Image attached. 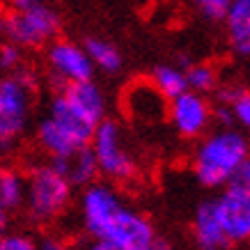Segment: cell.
I'll list each match as a JSON object with an SVG mask.
<instances>
[{
    "instance_id": "603a6c76",
    "label": "cell",
    "mask_w": 250,
    "mask_h": 250,
    "mask_svg": "<svg viewBox=\"0 0 250 250\" xmlns=\"http://www.w3.org/2000/svg\"><path fill=\"white\" fill-rule=\"evenodd\" d=\"M229 30V44L239 58L250 60V25H236V28H228Z\"/></svg>"
},
{
    "instance_id": "3957f363",
    "label": "cell",
    "mask_w": 250,
    "mask_h": 250,
    "mask_svg": "<svg viewBox=\"0 0 250 250\" xmlns=\"http://www.w3.org/2000/svg\"><path fill=\"white\" fill-rule=\"evenodd\" d=\"M71 190L74 186L67 177L58 172L51 163H42L30 170L25 177V200L23 207L28 209L32 220L51 223L60 218L71 205Z\"/></svg>"
},
{
    "instance_id": "e0dca14e",
    "label": "cell",
    "mask_w": 250,
    "mask_h": 250,
    "mask_svg": "<svg viewBox=\"0 0 250 250\" xmlns=\"http://www.w3.org/2000/svg\"><path fill=\"white\" fill-rule=\"evenodd\" d=\"M83 48H85V53L90 55L94 69H101V71H106V74H117L122 69L124 58H122V53L117 51V46L110 44L108 39L87 37Z\"/></svg>"
},
{
    "instance_id": "cb8c5ba5",
    "label": "cell",
    "mask_w": 250,
    "mask_h": 250,
    "mask_svg": "<svg viewBox=\"0 0 250 250\" xmlns=\"http://www.w3.org/2000/svg\"><path fill=\"white\" fill-rule=\"evenodd\" d=\"M229 2L232 0H195V7L209 21H225Z\"/></svg>"
},
{
    "instance_id": "5b68a950",
    "label": "cell",
    "mask_w": 250,
    "mask_h": 250,
    "mask_svg": "<svg viewBox=\"0 0 250 250\" xmlns=\"http://www.w3.org/2000/svg\"><path fill=\"white\" fill-rule=\"evenodd\" d=\"M90 147L97 159L99 174H104L113 182H129L136 174V161L124 147L117 122L106 120V117L99 122L92 133Z\"/></svg>"
},
{
    "instance_id": "d6986e66",
    "label": "cell",
    "mask_w": 250,
    "mask_h": 250,
    "mask_svg": "<svg viewBox=\"0 0 250 250\" xmlns=\"http://www.w3.org/2000/svg\"><path fill=\"white\" fill-rule=\"evenodd\" d=\"M186 74V85H188L190 92H197V94H209L218 87V74L211 64H205V62H197L193 64L190 62L188 67L184 69Z\"/></svg>"
},
{
    "instance_id": "7c38bea8",
    "label": "cell",
    "mask_w": 250,
    "mask_h": 250,
    "mask_svg": "<svg viewBox=\"0 0 250 250\" xmlns=\"http://www.w3.org/2000/svg\"><path fill=\"white\" fill-rule=\"evenodd\" d=\"M60 94L67 99V104L76 110L81 117L92 122L97 126L106 117V97L94 81H76L67 83L60 90Z\"/></svg>"
},
{
    "instance_id": "4dcf8cb0",
    "label": "cell",
    "mask_w": 250,
    "mask_h": 250,
    "mask_svg": "<svg viewBox=\"0 0 250 250\" xmlns=\"http://www.w3.org/2000/svg\"><path fill=\"white\" fill-rule=\"evenodd\" d=\"M136 250H167V243H163L161 239H154L149 246H145V248H136Z\"/></svg>"
},
{
    "instance_id": "9a60e30c",
    "label": "cell",
    "mask_w": 250,
    "mask_h": 250,
    "mask_svg": "<svg viewBox=\"0 0 250 250\" xmlns=\"http://www.w3.org/2000/svg\"><path fill=\"white\" fill-rule=\"evenodd\" d=\"M46 117H51L62 131H67L69 138H71L78 147L90 145L92 133H94V124L87 122L85 117H81L74 108L69 106L67 99L62 97L60 92L51 99V106H48V115H46Z\"/></svg>"
},
{
    "instance_id": "4316f807",
    "label": "cell",
    "mask_w": 250,
    "mask_h": 250,
    "mask_svg": "<svg viewBox=\"0 0 250 250\" xmlns=\"http://www.w3.org/2000/svg\"><path fill=\"white\" fill-rule=\"evenodd\" d=\"M241 90L243 87H239V85H220V87H216L213 92H216V99H218L220 106H229V104L239 97Z\"/></svg>"
},
{
    "instance_id": "7a4b0ae2",
    "label": "cell",
    "mask_w": 250,
    "mask_h": 250,
    "mask_svg": "<svg viewBox=\"0 0 250 250\" xmlns=\"http://www.w3.org/2000/svg\"><path fill=\"white\" fill-rule=\"evenodd\" d=\"M35 90L37 78L25 67L0 78V156L12 152L28 129Z\"/></svg>"
},
{
    "instance_id": "277c9868",
    "label": "cell",
    "mask_w": 250,
    "mask_h": 250,
    "mask_svg": "<svg viewBox=\"0 0 250 250\" xmlns=\"http://www.w3.org/2000/svg\"><path fill=\"white\" fill-rule=\"evenodd\" d=\"M0 30L7 42L21 48H39L51 44L60 32V16L46 2H39L23 12H9L0 16Z\"/></svg>"
},
{
    "instance_id": "ba28073f",
    "label": "cell",
    "mask_w": 250,
    "mask_h": 250,
    "mask_svg": "<svg viewBox=\"0 0 250 250\" xmlns=\"http://www.w3.org/2000/svg\"><path fill=\"white\" fill-rule=\"evenodd\" d=\"M167 117L172 122L177 133L184 138H200L209 129L213 120V108L205 94L197 92H182L179 97L167 101Z\"/></svg>"
},
{
    "instance_id": "44dd1931",
    "label": "cell",
    "mask_w": 250,
    "mask_h": 250,
    "mask_svg": "<svg viewBox=\"0 0 250 250\" xmlns=\"http://www.w3.org/2000/svg\"><path fill=\"white\" fill-rule=\"evenodd\" d=\"M23 67V48L21 46L12 44V42H5L0 44V71L5 74H12L16 69Z\"/></svg>"
},
{
    "instance_id": "d6a6232c",
    "label": "cell",
    "mask_w": 250,
    "mask_h": 250,
    "mask_svg": "<svg viewBox=\"0 0 250 250\" xmlns=\"http://www.w3.org/2000/svg\"><path fill=\"white\" fill-rule=\"evenodd\" d=\"M7 232V213L5 211H0V236Z\"/></svg>"
},
{
    "instance_id": "8fae6325",
    "label": "cell",
    "mask_w": 250,
    "mask_h": 250,
    "mask_svg": "<svg viewBox=\"0 0 250 250\" xmlns=\"http://www.w3.org/2000/svg\"><path fill=\"white\" fill-rule=\"evenodd\" d=\"M216 216L220 228L229 239V243H243L250 239V200L234 193H223L218 200H213Z\"/></svg>"
},
{
    "instance_id": "2e32d148",
    "label": "cell",
    "mask_w": 250,
    "mask_h": 250,
    "mask_svg": "<svg viewBox=\"0 0 250 250\" xmlns=\"http://www.w3.org/2000/svg\"><path fill=\"white\" fill-rule=\"evenodd\" d=\"M25 177L9 166H0V211L12 213L23 207Z\"/></svg>"
},
{
    "instance_id": "ac0fdd59",
    "label": "cell",
    "mask_w": 250,
    "mask_h": 250,
    "mask_svg": "<svg viewBox=\"0 0 250 250\" xmlns=\"http://www.w3.org/2000/svg\"><path fill=\"white\" fill-rule=\"evenodd\" d=\"M152 83L154 87L170 101V99L179 97L182 92L188 90L186 85V74L182 67H172V64H159L152 71Z\"/></svg>"
},
{
    "instance_id": "83f0119b",
    "label": "cell",
    "mask_w": 250,
    "mask_h": 250,
    "mask_svg": "<svg viewBox=\"0 0 250 250\" xmlns=\"http://www.w3.org/2000/svg\"><path fill=\"white\" fill-rule=\"evenodd\" d=\"M213 120L220 124V129H228V126H234V117H232V110L229 106H220L213 110Z\"/></svg>"
},
{
    "instance_id": "f1b7e54d",
    "label": "cell",
    "mask_w": 250,
    "mask_h": 250,
    "mask_svg": "<svg viewBox=\"0 0 250 250\" xmlns=\"http://www.w3.org/2000/svg\"><path fill=\"white\" fill-rule=\"evenodd\" d=\"M37 250H67L64 248V243L60 239H55V236H46L42 241L37 243Z\"/></svg>"
},
{
    "instance_id": "4fadbf2b",
    "label": "cell",
    "mask_w": 250,
    "mask_h": 250,
    "mask_svg": "<svg viewBox=\"0 0 250 250\" xmlns=\"http://www.w3.org/2000/svg\"><path fill=\"white\" fill-rule=\"evenodd\" d=\"M51 166L62 172L67 177V182L76 188H85V186H90V184L97 182L99 177V166H97V159H94V152H92L90 145H85V147H78L76 152L67 154V156H53V159L48 161Z\"/></svg>"
},
{
    "instance_id": "ffe728a7",
    "label": "cell",
    "mask_w": 250,
    "mask_h": 250,
    "mask_svg": "<svg viewBox=\"0 0 250 250\" xmlns=\"http://www.w3.org/2000/svg\"><path fill=\"white\" fill-rule=\"evenodd\" d=\"M225 190L250 200V154L232 170V174H229L228 182H225Z\"/></svg>"
},
{
    "instance_id": "9c48e42d",
    "label": "cell",
    "mask_w": 250,
    "mask_h": 250,
    "mask_svg": "<svg viewBox=\"0 0 250 250\" xmlns=\"http://www.w3.org/2000/svg\"><path fill=\"white\" fill-rule=\"evenodd\" d=\"M124 205L117 190L108 184H90L85 186L83 197H81V216H83V225L94 239L101 236L110 218H113L117 209Z\"/></svg>"
},
{
    "instance_id": "5bb4252c",
    "label": "cell",
    "mask_w": 250,
    "mask_h": 250,
    "mask_svg": "<svg viewBox=\"0 0 250 250\" xmlns=\"http://www.w3.org/2000/svg\"><path fill=\"white\" fill-rule=\"evenodd\" d=\"M193 236L200 250H228L232 246L220 228L213 200H207L197 207L195 218H193Z\"/></svg>"
},
{
    "instance_id": "d4e9b609",
    "label": "cell",
    "mask_w": 250,
    "mask_h": 250,
    "mask_svg": "<svg viewBox=\"0 0 250 250\" xmlns=\"http://www.w3.org/2000/svg\"><path fill=\"white\" fill-rule=\"evenodd\" d=\"M228 28L236 25H250V0H232L225 14Z\"/></svg>"
},
{
    "instance_id": "f546056e",
    "label": "cell",
    "mask_w": 250,
    "mask_h": 250,
    "mask_svg": "<svg viewBox=\"0 0 250 250\" xmlns=\"http://www.w3.org/2000/svg\"><path fill=\"white\" fill-rule=\"evenodd\" d=\"M9 2V9L12 12H23V9H30L39 2H44V0H7Z\"/></svg>"
},
{
    "instance_id": "1f68e13d",
    "label": "cell",
    "mask_w": 250,
    "mask_h": 250,
    "mask_svg": "<svg viewBox=\"0 0 250 250\" xmlns=\"http://www.w3.org/2000/svg\"><path fill=\"white\" fill-rule=\"evenodd\" d=\"M87 250H120V248H115V246H110L108 241H99V239H97V241L92 243V246H90Z\"/></svg>"
},
{
    "instance_id": "7402d4cb",
    "label": "cell",
    "mask_w": 250,
    "mask_h": 250,
    "mask_svg": "<svg viewBox=\"0 0 250 250\" xmlns=\"http://www.w3.org/2000/svg\"><path fill=\"white\" fill-rule=\"evenodd\" d=\"M229 110H232V117H234V124H239L243 129H250V90L243 87L239 92V97L229 104Z\"/></svg>"
},
{
    "instance_id": "30bf717a",
    "label": "cell",
    "mask_w": 250,
    "mask_h": 250,
    "mask_svg": "<svg viewBox=\"0 0 250 250\" xmlns=\"http://www.w3.org/2000/svg\"><path fill=\"white\" fill-rule=\"evenodd\" d=\"M124 108L131 120L154 124L167 115V99L154 87L152 81H133L124 90Z\"/></svg>"
},
{
    "instance_id": "8992f818",
    "label": "cell",
    "mask_w": 250,
    "mask_h": 250,
    "mask_svg": "<svg viewBox=\"0 0 250 250\" xmlns=\"http://www.w3.org/2000/svg\"><path fill=\"white\" fill-rule=\"evenodd\" d=\"M48 67H51V83L58 92L67 83L76 81H92L94 64L83 46L74 44L69 39H55L48 46Z\"/></svg>"
},
{
    "instance_id": "52a82bcc",
    "label": "cell",
    "mask_w": 250,
    "mask_h": 250,
    "mask_svg": "<svg viewBox=\"0 0 250 250\" xmlns=\"http://www.w3.org/2000/svg\"><path fill=\"white\" fill-rule=\"evenodd\" d=\"M154 239H156V232H154L152 223L147 220V216L124 205L117 209V213L110 218V223L104 228V232L99 236V241H108L110 246L120 250L145 248Z\"/></svg>"
},
{
    "instance_id": "6da1fadb",
    "label": "cell",
    "mask_w": 250,
    "mask_h": 250,
    "mask_svg": "<svg viewBox=\"0 0 250 250\" xmlns=\"http://www.w3.org/2000/svg\"><path fill=\"white\" fill-rule=\"evenodd\" d=\"M250 154V143L239 129L228 126L197 145L193 156V172L197 182L207 188L225 186L228 177L239 163Z\"/></svg>"
},
{
    "instance_id": "484cf974",
    "label": "cell",
    "mask_w": 250,
    "mask_h": 250,
    "mask_svg": "<svg viewBox=\"0 0 250 250\" xmlns=\"http://www.w3.org/2000/svg\"><path fill=\"white\" fill-rule=\"evenodd\" d=\"M0 250H37V241L28 234L5 232L0 236Z\"/></svg>"
}]
</instances>
